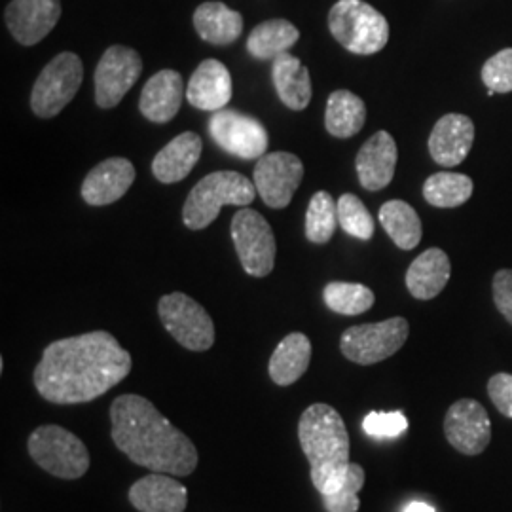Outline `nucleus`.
Masks as SVG:
<instances>
[{
	"instance_id": "obj_2",
	"label": "nucleus",
	"mask_w": 512,
	"mask_h": 512,
	"mask_svg": "<svg viewBox=\"0 0 512 512\" xmlns=\"http://www.w3.org/2000/svg\"><path fill=\"white\" fill-rule=\"evenodd\" d=\"M112 440L135 465L152 473L190 476L198 448L141 395H120L110 404Z\"/></svg>"
},
{
	"instance_id": "obj_38",
	"label": "nucleus",
	"mask_w": 512,
	"mask_h": 512,
	"mask_svg": "<svg viewBox=\"0 0 512 512\" xmlns=\"http://www.w3.org/2000/svg\"><path fill=\"white\" fill-rule=\"evenodd\" d=\"M494 302L512 327V270H499L494 275Z\"/></svg>"
},
{
	"instance_id": "obj_14",
	"label": "nucleus",
	"mask_w": 512,
	"mask_h": 512,
	"mask_svg": "<svg viewBox=\"0 0 512 512\" xmlns=\"http://www.w3.org/2000/svg\"><path fill=\"white\" fill-rule=\"evenodd\" d=\"M444 435L461 454L478 456L492 440V421L478 401L461 399L446 412Z\"/></svg>"
},
{
	"instance_id": "obj_23",
	"label": "nucleus",
	"mask_w": 512,
	"mask_h": 512,
	"mask_svg": "<svg viewBox=\"0 0 512 512\" xmlns=\"http://www.w3.org/2000/svg\"><path fill=\"white\" fill-rule=\"evenodd\" d=\"M450 275L452 264L448 255L439 247H431L410 264L406 272V287L418 300H433L444 291Z\"/></svg>"
},
{
	"instance_id": "obj_33",
	"label": "nucleus",
	"mask_w": 512,
	"mask_h": 512,
	"mask_svg": "<svg viewBox=\"0 0 512 512\" xmlns=\"http://www.w3.org/2000/svg\"><path fill=\"white\" fill-rule=\"evenodd\" d=\"M365 469L359 463H349L348 473L340 488L332 494H323V507L327 512H357L361 507L359 492L365 486Z\"/></svg>"
},
{
	"instance_id": "obj_39",
	"label": "nucleus",
	"mask_w": 512,
	"mask_h": 512,
	"mask_svg": "<svg viewBox=\"0 0 512 512\" xmlns=\"http://www.w3.org/2000/svg\"><path fill=\"white\" fill-rule=\"evenodd\" d=\"M404 512H435V509L423 501H412L406 505Z\"/></svg>"
},
{
	"instance_id": "obj_7",
	"label": "nucleus",
	"mask_w": 512,
	"mask_h": 512,
	"mask_svg": "<svg viewBox=\"0 0 512 512\" xmlns=\"http://www.w3.org/2000/svg\"><path fill=\"white\" fill-rule=\"evenodd\" d=\"M410 325L404 317H391L382 323H366L349 327L340 340L344 357L355 365L382 363L403 348Z\"/></svg>"
},
{
	"instance_id": "obj_8",
	"label": "nucleus",
	"mask_w": 512,
	"mask_h": 512,
	"mask_svg": "<svg viewBox=\"0 0 512 512\" xmlns=\"http://www.w3.org/2000/svg\"><path fill=\"white\" fill-rule=\"evenodd\" d=\"M84 67L78 55L63 52L38 74L31 93V109L38 118H54L74 99L82 86Z\"/></svg>"
},
{
	"instance_id": "obj_6",
	"label": "nucleus",
	"mask_w": 512,
	"mask_h": 512,
	"mask_svg": "<svg viewBox=\"0 0 512 512\" xmlns=\"http://www.w3.org/2000/svg\"><path fill=\"white\" fill-rule=\"evenodd\" d=\"M27 450L40 469L63 480H76L90 469L86 444L59 425L37 427L27 440Z\"/></svg>"
},
{
	"instance_id": "obj_31",
	"label": "nucleus",
	"mask_w": 512,
	"mask_h": 512,
	"mask_svg": "<svg viewBox=\"0 0 512 512\" xmlns=\"http://www.w3.org/2000/svg\"><path fill=\"white\" fill-rule=\"evenodd\" d=\"M325 304L330 311L340 315H361L370 310L376 302L374 293L361 283H346V281H332L323 291Z\"/></svg>"
},
{
	"instance_id": "obj_19",
	"label": "nucleus",
	"mask_w": 512,
	"mask_h": 512,
	"mask_svg": "<svg viewBox=\"0 0 512 512\" xmlns=\"http://www.w3.org/2000/svg\"><path fill=\"white\" fill-rule=\"evenodd\" d=\"M129 503L139 512H184L188 490L173 475L152 473L129 488Z\"/></svg>"
},
{
	"instance_id": "obj_28",
	"label": "nucleus",
	"mask_w": 512,
	"mask_h": 512,
	"mask_svg": "<svg viewBox=\"0 0 512 512\" xmlns=\"http://www.w3.org/2000/svg\"><path fill=\"white\" fill-rule=\"evenodd\" d=\"M380 224L384 226L387 236L393 239V243L403 249V251H412L420 245L421 220L416 213V209L410 203L403 200H391L384 203L380 209Z\"/></svg>"
},
{
	"instance_id": "obj_13",
	"label": "nucleus",
	"mask_w": 512,
	"mask_h": 512,
	"mask_svg": "<svg viewBox=\"0 0 512 512\" xmlns=\"http://www.w3.org/2000/svg\"><path fill=\"white\" fill-rule=\"evenodd\" d=\"M304 179V164L291 152H272L258 158L253 183L262 202L272 209H285Z\"/></svg>"
},
{
	"instance_id": "obj_20",
	"label": "nucleus",
	"mask_w": 512,
	"mask_h": 512,
	"mask_svg": "<svg viewBox=\"0 0 512 512\" xmlns=\"http://www.w3.org/2000/svg\"><path fill=\"white\" fill-rule=\"evenodd\" d=\"M135 181V167L126 158H109L95 165L82 184V198L88 205L103 207L118 202Z\"/></svg>"
},
{
	"instance_id": "obj_12",
	"label": "nucleus",
	"mask_w": 512,
	"mask_h": 512,
	"mask_svg": "<svg viewBox=\"0 0 512 512\" xmlns=\"http://www.w3.org/2000/svg\"><path fill=\"white\" fill-rule=\"evenodd\" d=\"M143 73V59L133 48L110 46L95 69V103L114 109Z\"/></svg>"
},
{
	"instance_id": "obj_1",
	"label": "nucleus",
	"mask_w": 512,
	"mask_h": 512,
	"mask_svg": "<svg viewBox=\"0 0 512 512\" xmlns=\"http://www.w3.org/2000/svg\"><path fill=\"white\" fill-rule=\"evenodd\" d=\"M131 355L107 330H93L52 342L44 349L33 382L54 404L90 403L131 372Z\"/></svg>"
},
{
	"instance_id": "obj_37",
	"label": "nucleus",
	"mask_w": 512,
	"mask_h": 512,
	"mask_svg": "<svg viewBox=\"0 0 512 512\" xmlns=\"http://www.w3.org/2000/svg\"><path fill=\"white\" fill-rule=\"evenodd\" d=\"M488 395L495 408L512 420V374L499 372L488 382Z\"/></svg>"
},
{
	"instance_id": "obj_32",
	"label": "nucleus",
	"mask_w": 512,
	"mask_h": 512,
	"mask_svg": "<svg viewBox=\"0 0 512 512\" xmlns=\"http://www.w3.org/2000/svg\"><path fill=\"white\" fill-rule=\"evenodd\" d=\"M338 226V202L332 200L329 192H317L306 211V238L311 243H329Z\"/></svg>"
},
{
	"instance_id": "obj_27",
	"label": "nucleus",
	"mask_w": 512,
	"mask_h": 512,
	"mask_svg": "<svg viewBox=\"0 0 512 512\" xmlns=\"http://www.w3.org/2000/svg\"><path fill=\"white\" fill-rule=\"evenodd\" d=\"M365 122L366 105L359 95L348 90L330 93L325 112V128L332 137L349 139L363 129Z\"/></svg>"
},
{
	"instance_id": "obj_9",
	"label": "nucleus",
	"mask_w": 512,
	"mask_h": 512,
	"mask_svg": "<svg viewBox=\"0 0 512 512\" xmlns=\"http://www.w3.org/2000/svg\"><path fill=\"white\" fill-rule=\"evenodd\" d=\"M165 330L190 351H207L215 344V323L194 298L183 293L165 294L158 302Z\"/></svg>"
},
{
	"instance_id": "obj_36",
	"label": "nucleus",
	"mask_w": 512,
	"mask_h": 512,
	"mask_svg": "<svg viewBox=\"0 0 512 512\" xmlns=\"http://www.w3.org/2000/svg\"><path fill=\"white\" fill-rule=\"evenodd\" d=\"M408 429V420L401 410L370 412L363 420V431L374 439H395Z\"/></svg>"
},
{
	"instance_id": "obj_30",
	"label": "nucleus",
	"mask_w": 512,
	"mask_h": 512,
	"mask_svg": "<svg viewBox=\"0 0 512 512\" xmlns=\"http://www.w3.org/2000/svg\"><path fill=\"white\" fill-rule=\"evenodd\" d=\"M475 190L473 179L465 173L440 171L423 183L425 202L440 209H454L471 200Z\"/></svg>"
},
{
	"instance_id": "obj_24",
	"label": "nucleus",
	"mask_w": 512,
	"mask_h": 512,
	"mask_svg": "<svg viewBox=\"0 0 512 512\" xmlns=\"http://www.w3.org/2000/svg\"><path fill=\"white\" fill-rule=\"evenodd\" d=\"M275 92L281 103L291 110H304L311 101L310 71L302 65L298 57L285 52L277 55L272 67Z\"/></svg>"
},
{
	"instance_id": "obj_5",
	"label": "nucleus",
	"mask_w": 512,
	"mask_h": 512,
	"mask_svg": "<svg viewBox=\"0 0 512 512\" xmlns=\"http://www.w3.org/2000/svg\"><path fill=\"white\" fill-rule=\"evenodd\" d=\"M329 29L351 54H378L389 42L387 19L365 0H338L330 8Z\"/></svg>"
},
{
	"instance_id": "obj_17",
	"label": "nucleus",
	"mask_w": 512,
	"mask_h": 512,
	"mask_svg": "<svg viewBox=\"0 0 512 512\" xmlns=\"http://www.w3.org/2000/svg\"><path fill=\"white\" fill-rule=\"evenodd\" d=\"M397 143L387 131L374 133L359 150L355 167L359 183L370 192H380L389 186L397 167Z\"/></svg>"
},
{
	"instance_id": "obj_21",
	"label": "nucleus",
	"mask_w": 512,
	"mask_h": 512,
	"mask_svg": "<svg viewBox=\"0 0 512 512\" xmlns=\"http://www.w3.org/2000/svg\"><path fill=\"white\" fill-rule=\"evenodd\" d=\"M183 76L177 71L165 69L154 74L141 93L139 110L154 124L171 122L183 105Z\"/></svg>"
},
{
	"instance_id": "obj_3",
	"label": "nucleus",
	"mask_w": 512,
	"mask_h": 512,
	"mask_svg": "<svg viewBox=\"0 0 512 512\" xmlns=\"http://www.w3.org/2000/svg\"><path fill=\"white\" fill-rule=\"evenodd\" d=\"M298 440L310 463V478L319 494H332L349 469L348 427L336 408L315 403L298 421Z\"/></svg>"
},
{
	"instance_id": "obj_10",
	"label": "nucleus",
	"mask_w": 512,
	"mask_h": 512,
	"mask_svg": "<svg viewBox=\"0 0 512 512\" xmlns=\"http://www.w3.org/2000/svg\"><path fill=\"white\" fill-rule=\"evenodd\" d=\"M232 239L243 270L253 277L272 274L275 266V236L272 226L255 209L241 207L232 219Z\"/></svg>"
},
{
	"instance_id": "obj_34",
	"label": "nucleus",
	"mask_w": 512,
	"mask_h": 512,
	"mask_svg": "<svg viewBox=\"0 0 512 512\" xmlns=\"http://www.w3.org/2000/svg\"><path fill=\"white\" fill-rule=\"evenodd\" d=\"M338 224L351 238L368 241L374 236V219L355 194H344L338 200Z\"/></svg>"
},
{
	"instance_id": "obj_29",
	"label": "nucleus",
	"mask_w": 512,
	"mask_h": 512,
	"mask_svg": "<svg viewBox=\"0 0 512 512\" xmlns=\"http://www.w3.org/2000/svg\"><path fill=\"white\" fill-rule=\"evenodd\" d=\"M300 38V31L287 19H270L256 25L247 40V50L256 59H275L291 50Z\"/></svg>"
},
{
	"instance_id": "obj_15",
	"label": "nucleus",
	"mask_w": 512,
	"mask_h": 512,
	"mask_svg": "<svg viewBox=\"0 0 512 512\" xmlns=\"http://www.w3.org/2000/svg\"><path fill=\"white\" fill-rule=\"evenodd\" d=\"M61 18V0H12L6 25L23 46H35L54 31Z\"/></svg>"
},
{
	"instance_id": "obj_4",
	"label": "nucleus",
	"mask_w": 512,
	"mask_h": 512,
	"mask_svg": "<svg viewBox=\"0 0 512 512\" xmlns=\"http://www.w3.org/2000/svg\"><path fill=\"white\" fill-rule=\"evenodd\" d=\"M255 183L236 171H215L196 184L183 207V220L190 230H203L219 217L224 205H251L256 198Z\"/></svg>"
},
{
	"instance_id": "obj_35",
	"label": "nucleus",
	"mask_w": 512,
	"mask_h": 512,
	"mask_svg": "<svg viewBox=\"0 0 512 512\" xmlns=\"http://www.w3.org/2000/svg\"><path fill=\"white\" fill-rule=\"evenodd\" d=\"M482 82L494 93L512 92V48L497 52L484 63Z\"/></svg>"
},
{
	"instance_id": "obj_26",
	"label": "nucleus",
	"mask_w": 512,
	"mask_h": 512,
	"mask_svg": "<svg viewBox=\"0 0 512 512\" xmlns=\"http://www.w3.org/2000/svg\"><path fill=\"white\" fill-rule=\"evenodd\" d=\"M194 27L205 42L228 46L241 37L243 18L222 2H203L194 12Z\"/></svg>"
},
{
	"instance_id": "obj_25",
	"label": "nucleus",
	"mask_w": 512,
	"mask_h": 512,
	"mask_svg": "<svg viewBox=\"0 0 512 512\" xmlns=\"http://www.w3.org/2000/svg\"><path fill=\"white\" fill-rule=\"evenodd\" d=\"M310 361V338L302 332H291L275 348L268 365L270 378L281 387L296 384L306 374Z\"/></svg>"
},
{
	"instance_id": "obj_16",
	"label": "nucleus",
	"mask_w": 512,
	"mask_h": 512,
	"mask_svg": "<svg viewBox=\"0 0 512 512\" xmlns=\"http://www.w3.org/2000/svg\"><path fill=\"white\" fill-rule=\"evenodd\" d=\"M475 143V124L465 114H444L429 135V154L442 167L461 164Z\"/></svg>"
},
{
	"instance_id": "obj_22",
	"label": "nucleus",
	"mask_w": 512,
	"mask_h": 512,
	"mask_svg": "<svg viewBox=\"0 0 512 512\" xmlns=\"http://www.w3.org/2000/svg\"><path fill=\"white\" fill-rule=\"evenodd\" d=\"M202 148V137L198 133L184 131L156 154L152 162L154 177L164 184L183 181L198 164Z\"/></svg>"
},
{
	"instance_id": "obj_18",
	"label": "nucleus",
	"mask_w": 512,
	"mask_h": 512,
	"mask_svg": "<svg viewBox=\"0 0 512 512\" xmlns=\"http://www.w3.org/2000/svg\"><path fill=\"white\" fill-rule=\"evenodd\" d=\"M232 76L219 59H205L186 86V99L194 109L205 112L222 110L232 99Z\"/></svg>"
},
{
	"instance_id": "obj_11",
	"label": "nucleus",
	"mask_w": 512,
	"mask_h": 512,
	"mask_svg": "<svg viewBox=\"0 0 512 512\" xmlns=\"http://www.w3.org/2000/svg\"><path fill=\"white\" fill-rule=\"evenodd\" d=\"M209 133L222 150L241 160H258L270 143L266 128L247 114L236 110H217L209 120Z\"/></svg>"
}]
</instances>
